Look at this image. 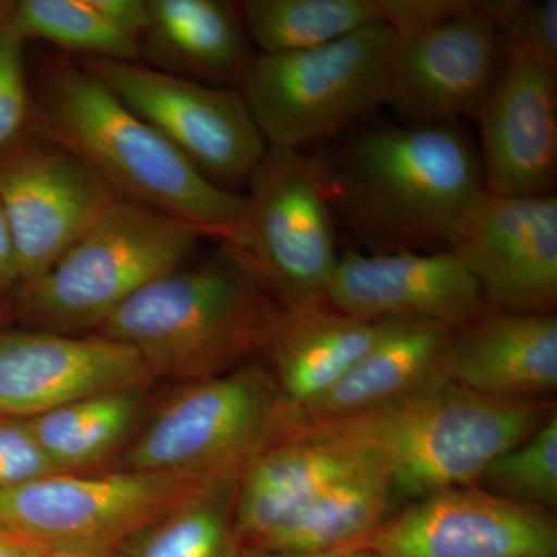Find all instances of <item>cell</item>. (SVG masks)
<instances>
[{"instance_id":"cell-30","label":"cell","mask_w":557,"mask_h":557,"mask_svg":"<svg viewBox=\"0 0 557 557\" xmlns=\"http://www.w3.org/2000/svg\"><path fill=\"white\" fill-rule=\"evenodd\" d=\"M25 42L11 16V2H0V153L24 137L32 123Z\"/></svg>"},{"instance_id":"cell-23","label":"cell","mask_w":557,"mask_h":557,"mask_svg":"<svg viewBox=\"0 0 557 557\" xmlns=\"http://www.w3.org/2000/svg\"><path fill=\"white\" fill-rule=\"evenodd\" d=\"M401 500L383 472L361 469L319 491L251 549L314 553L346 547L392 518Z\"/></svg>"},{"instance_id":"cell-16","label":"cell","mask_w":557,"mask_h":557,"mask_svg":"<svg viewBox=\"0 0 557 557\" xmlns=\"http://www.w3.org/2000/svg\"><path fill=\"white\" fill-rule=\"evenodd\" d=\"M474 120L482 141L483 188L512 197L555 194V70L523 51H507L496 83Z\"/></svg>"},{"instance_id":"cell-4","label":"cell","mask_w":557,"mask_h":557,"mask_svg":"<svg viewBox=\"0 0 557 557\" xmlns=\"http://www.w3.org/2000/svg\"><path fill=\"white\" fill-rule=\"evenodd\" d=\"M281 307L223 245L139 289L95 333L134 348L156 380L188 384L263 354Z\"/></svg>"},{"instance_id":"cell-11","label":"cell","mask_w":557,"mask_h":557,"mask_svg":"<svg viewBox=\"0 0 557 557\" xmlns=\"http://www.w3.org/2000/svg\"><path fill=\"white\" fill-rule=\"evenodd\" d=\"M504 58L496 27L465 0L443 20L394 30L384 104L416 124L474 120Z\"/></svg>"},{"instance_id":"cell-13","label":"cell","mask_w":557,"mask_h":557,"mask_svg":"<svg viewBox=\"0 0 557 557\" xmlns=\"http://www.w3.org/2000/svg\"><path fill=\"white\" fill-rule=\"evenodd\" d=\"M341 548L376 557H557V525L547 509L465 485L418 498Z\"/></svg>"},{"instance_id":"cell-34","label":"cell","mask_w":557,"mask_h":557,"mask_svg":"<svg viewBox=\"0 0 557 557\" xmlns=\"http://www.w3.org/2000/svg\"><path fill=\"white\" fill-rule=\"evenodd\" d=\"M234 557H376L372 553L358 548H336L314 553H273L260 549L240 548Z\"/></svg>"},{"instance_id":"cell-32","label":"cell","mask_w":557,"mask_h":557,"mask_svg":"<svg viewBox=\"0 0 557 557\" xmlns=\"http://www.w3.org/2000/svg\"><path fill=\"white\" fill-rule=\"evenodd\" d=\"M90 3L113 28L141 42L149 27L146 0H90Z\"/></svg>"},{"instance_id":"cell-26","label":"cell","mask_w":557,"mask_h":557,"mask_svg":"<svg viewBox=\"0 0 557 557\" xmlns=\"http://www.w3.org/2000/svg\"><path fill=\"white\" fill-rule=\"evenodd\" d=\"M239 9L260 53L318 49L384 22L380 0H245Z\"/></svg>"},{"instance_id":"cell-5","label":"cell","mask_w":557,"mask_h":557,"mask_svg":"<svg viewBox=\"0 0 557 557\" xmlns=\"http://www.w3.org/2000/svg\"><path fill=\"white\" fill-rule=\"evenodd\" d=\"M208 239L203 231L116 197L47 273L16 288L32 327L86 335L139 289L185 265Z\"/></svg>"},{"instance_id":"cell-29","label":"cell","mask_w":557,"mask_h":557,"mask_svg":"<svg viewBox=\"0 0 557 557\" xmlns=\"http://www.w3.org/2000/svg\"><path fill=\"white\" fill-rule=\"evenodd\" d=\"M479 10L496 27L505 53L523 51L557 72V0H485Z\"/></svg>"},{"instance_id":"cell-2","label":"cell","mask_w":557,"mask_h":557,"mask_svg":"<svg viewBox=\"0 0 557 557\" xmlns=\"http://www.w3.org/2000/svg\"><path fill=\"white\" fill-rule=\"evenodd\" d=\"M549 416L541 403L487 397L443 380L376 408L299 426L289 437L350 450L383 472L399 497L418 500L472 485Z\"/></svg>"},{"instance_id":"cell-3","label":"cell","mask_w":557,"mask_h":557,"mask_svg":"<svg viewBox=\"0 0 557 557\" xmlns=\"http://www.w3.org/2000/svg\"><path fill=\"white\" fill-rule=\"evenodd\" d=\"M319 159L335 214L388 251L448 248L483 190L480 159L453 123L369 132L338 159Z\"/></svg>"},{"instance_id":"cell-7","label":"cell","mask_w":557,"mask_h":557,"mask_svg":"<svg viewBox=\"0 0 557 557\" xmlns=\"http://www.w3.org/2000/svg\"><path fill=\"white\" fill-rule=\"evenodd\" d=\"M392 42L380 22L318 49L255 54L237 90L267 146L302 150L383 106Z\"/></svg>"},{"instance_id":"cell-14","label":"cell","mask_w":557,"mask_h":557,"mask_svg":"<svg viewBox=\"0 0 557 557\" xmlns=\"http://www.w3.org/2000/svg\"><path fill=\"white\" fill-rule=\"evenodd\" d=\"M448 249L463 260L487 309L552 313L557 304V197L483 188L458 219Z\"/></svg>"},{"instance_id":"cell-22","label":"cell","mask_w":557,"mask_h":557,"mask_svg":"<svg viewBox=\"0 0 557 557\" xmlns=\"http://www.w3.org/2000/svg\"><path fill=\"white\" fill-rule=\"evenodd\" d=\"M149 27L141 39L159 70L228 87L239 86L255 58L239 3L225 0H146Z\"/></svg>"},{"instance_id":"cell-10","label":"cell","mask_w":557,"mask_h":557,"mask_svg":"<svg viewBox=\"0 0 557 557\" xmlns=\"http://www.w3.org/2000/svg\"><path fill=\"white\" fill-rule=\"evenodd\" d=\"M200 485L132 469L44 475L0 490V533L40 547L116 549Z\"/></svg>"},{"instance_id":"cell-25","label":"cell","mask_w":557,"mask_h":557,"mask_svg":"<svg viewBox=\"0 0 557 557\" xmlns=\"http://www.w3.org/2000/svg\"><path fill=\"white\" fill-rule=\"evenodd\" d=\"M237 480L203 483L138 528L115 557H234V496Z\"/></svg>"},{"instance_id":"cell-27","label":"cell","mask_w":557,"mask_h":557,"mask_svg":"<svg viewBox=\"0 0 557 557\" xmlns=\"http://www.w3.org/2000/svg\"><path fill=\"white\" fill-rule=\"evenodd\" d=\"M11 16L22 38L46 40L81 60L138 62L141 42L113 28L90 0H16Z\"/></svg>"},{"instance_id":"cell-20","label":"cell","mask_w":557,"mask_h":557,"mask_svg":"<svg viewBox=\"0 0 557 557\" xmlns=\"http://www.w3.org/2000/svg\"><path fill=\"white\" fill-rule=\"evenodd\" d=\"M454 329L442 322L394 319L379 343L332 391L295 412V431L306 424L376 408L450 380L448 362Z\"/></svg>"},{"instance_id":"cell-24","label":"cell","mask_w":557,"mask_h":557,"mask_svg":"<svg viewBox=\"0 0 557 557\" xmlns=\"http://www.w3.org/2000/svg\"><path fill=\"white\" fill-rule=\"evenodd\" d=\"M148 387H123L70 401L25 420L57 472H83L126 448L139 429Z\"/></svg>"},{"instance_id":"cell-17","label":"cell","mask_w":557,"mask_h":557,"mask_svg":"<svg viewBox=\"0 0 557 557\" xmlns=\"http://www.w3.org/2000/svg\"><path fill=\"white\" fill-rule=\"evenodd\" d=\"M325 300L366 321H431L460 327L486 309L471 271L450 249L341 256Z\"/></svg>"},{"instance_id":"cell-33","label":"cell","mask_w":557,"mask_h":557,"mask_svg":"<svg viewBox=\"0 0 557 557\" xmlns=\"http://www.w3.org/2000/svg\"><path fill=\"white\" fill-rule=\"evenodd\" d=\"M21 285L20 262L13 236L0 207V295L16 292Z\"/></svg>"},{"instance_id":"cell-6","label":"cell","mask_w":557,"mask_h":557,"mask_svg":"<svg viewBox=\"0 0 557 557\" xmlns=\"http://www.w3.org/2000/svg\"><path fill=\"white\" fill-rule=\"evenodd\" d=\"M296 428L295 410L273 372L245 362L228 373L185 384L135 432L120 469L208 483L244 469Z\"/></svg>"},{"instance_id":"cell-36","label":"cell","mask_w":557,"mask_h":557,"mask_svg":"<svg viewBox=\"0 0 557 557\" xmlns=\"http://www.w3.org/2000/svg\"><path fill=\"white\" fill-rule=\"evenodd\" d=\"M36 557H115V549L40 547Z\"/></svg>"},{"instance_id":"cell-9","label":"cell","mask_w":557,"mask_h":557,"mask_svg":"<svg viewBox=\"0 0 557 557\" xmlns=\"http://www.w3.org/2000/svg\"><path fill=\"white\" fill-rule=\"evenodd\" d=\"M212 185L237 193L265 156V139L234 87L172 75L139 62L76 60Z\"/></svg>"},{"instance_id":"cell-19","label":"cell","mask_w":557,"mask_h":557,"mask_svg":"<svg viewBox=\"0 0 557 557\" xmlns=\"http://www.w3.org/2000/svg\"><path fill=\"white\" fill-rule=\"evenodd\" d=\"M388 324L351 317L327 300L282 306L263 354L289 408L298 412L332 391Z\"/></svg>"},{"instance_id":"cell-12","label":"cell","mask_w":557,"mask_h":557,"mask_svg":"<svg viewBox=\"0 0 557 557\" xmlns=\"http://www.w3.org/2000/svg\"><path fill=\"white\" fill-rule=\"evenodd\" d=\"M116 197L86 161L35 132L0 153V207L21 284L47 273Z\"/></svg>"},{"instance_id":"cell-28","label":"cell","mask_w":557,"mask_h":557,"mask_svg":"<svg viewBox=\"0 0 557 557\" xmlns=\"http://www.w3.org/2000/svg\"><path fill=\"white\" fill-rule=\"evenodd\" d=\"M497 496L552 511L557 505V416L516 448L494 458L479 478Z\"/></svg>"},{"instance_id":"cell-1","label":"cell","mask_w":557,"mask_h":557,"mask_svg":"<svg viewBox=\"0 0 557 557\" xmlns=\"http://www.w3.org/2000/svg\"><path fill=\"white\" fill-rule=\"evenodd\" d=\"M30 91L33 132L86 161L121 199L230 239L244 196L208 182L78 62L40 58Z\"/></svg>"},{"instance_id":"cell-18","label":"cell","mask_w":557,"mask_h":557,"mask_svg":"<svg viewBox=\"0 0 557 557\" xmlns=\"http://www.w3.org/2000/svg\"><path fill=\"white\" fill-rule=\"evenodd\" d=\"M449 379L487 397L528 399L557 387L555 313L485 309L454 329Z\"/></svg>"},{"instance_id":"cell-15","label":"cell","mask_w":557,"mask_h":557,"mask_svg":"<svg viewBox=\"0 0 557 557\" xmlns=\"http://www.w3.org/2000/svg\"><path fill=\"white\" fill-rule=\"evenodd\" d=\"M153 380L134 348L100 333L0 330V418L28 420L100 392L149 387Z\"/></svg>"},{"instance_id":"cell-21","label":"cell","mask_w":557,"mask_h":557,"mask_svg":"<svg viewBox=\"0 0 557 557\" xmlns=\"http://www.w3.org/2000/svg\"><path fill=\"white\" fill-rule=\"evenodd\" d=\"M366 468L370 465L357 454L321 440H282L256 457L237 480L233 516L237 544L255 547L319 491Z\"/></svg>"},{"instance_id":"cell-35","label":"cell","mask_w":557,"mask_h":557,"mask_svg":"<svg viewBox=\"0 0 557 557\" xmlns=\"http://www.w3.org/2000/svg\"><path fill=\"white\" fill-rule=\"evenodd\" d=\"M40 545L0 533V557H36Z\"/></svg>"},{"instance_id":"cell-31","label":"cell","mask_w":557,"mask_h":557,"mask_svg":"<svg viewBox=\"0 0 557 557\" xmlns=\"http://www.w3.org/2000/svg\"><path fill=\"white\" fill-rule=\"evenodd\" d=\"M58 474L25 420L0 418V490Z\"/></svg>"},{"instance_id":"cell-8","label":"cell","mask_w":557,"mask_h":557,"mask_svg":"<svg viewBox=\"0 0 557 557\" xmlns=\"http://www.w3.org/2000/svg\"><path fill=\"white\" fill-rule=\"evenodd\" d=\"M248 186L239 222L222 244L281 306L325 300L341 256L319 156L269 148Z\"/></svg>"}]
</instances>
